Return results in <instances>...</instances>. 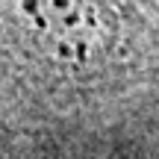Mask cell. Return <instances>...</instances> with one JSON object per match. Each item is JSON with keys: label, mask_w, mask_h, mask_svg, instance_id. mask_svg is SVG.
I'll use <instances>...</instances> for the list:
<instances>
[{"label": "cell", "mask_w": 159, "mask_h": 159, "mask_svg": "<svg viewBox=\"0 0 159 159\" xmlns=\"http://www.w3.org/2000/svg\"><path fill=\"white\" fill-rule=\"evenodd\" d=\"M56 53H59V56H62V59H71V56H74V47H71L68 44V41H59V44H56Z\"/></svg>", "instance_id": "1"}, {"label": "cell", "mask_w": 159, "mask_h": 159, "mask_svg": "<svg viewBox=\"0 0 159 159\" xmlns=\"http://www.w3.org/2000/svg\"><path fill=\"white\" fill-rule=\"evenodd\" d=\"M53 3H56L59 9H65V6H68V0H53Z\"/></svg>", "instance_id": "6"}, {"label": "cell", "mask_w": 159, "mask_h": 159, "mask_svg": "<svg viewBox=\"0 0 159 159\" xmlns=\"http://www.w3.org/2000/svg\"><path fill=\"white\" fill-rule=\"evenodd\" d=\"M33 24H35L39 30H47V21H44V15H39V12L33 15Z\"/></svg>", "instance_id": "3"}, {"label": "cell", "mask_w": 159, "mask_h": 159, "mask_svg": "<svg viewBox=\"0 0 159 159\" xmlns=\"http://www.w3.org/2000/svg\"><path fill=\"white\" fill-rule=\"evenodd\" d=\"M85 24H89V27H94V24H97V18H94V9H85Z\"/></svg>", "instance_id": "4"}, {"label": "cell", "mask_w": 159, "mask_h": 159, "mask_svg": "<svg viewBox=\"0 0 159 159\" xmlns=\"http://www.w3.org/2000/svg\"><path fill=\"white\" fill-rule=\"evenodd\" d=\"M77 24H80L77 15H68V18H65V27H77Z\"/></svg>", "instance_id": "5"}, {"label": "cell", "mask_w": 159, "mask_h": 159, "mask_svg": "<svg viewBox=\"0 0 159 159\" xmlns=\"http://www.w3.org/2000/svg\"><path fill=\"white\" fill-rule=\"evenodd\" d=\"M21 9L27 12V15H35V12H39V9H35V0H24V3H21Z\"/></svg>", "instance_id": "2"}]
</instances>
